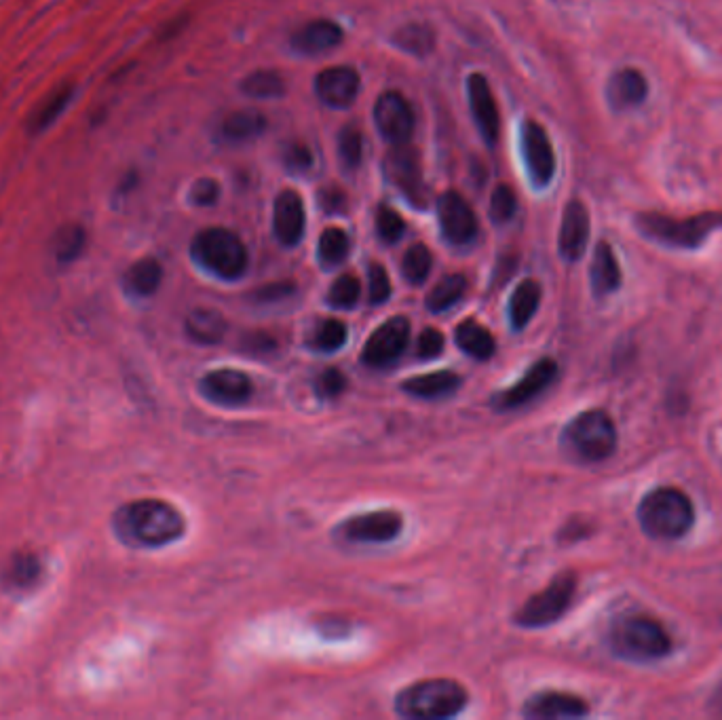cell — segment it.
<instances>
[{
    "label": "cell",
    "instance_id": "1",
    "mask_svg": "<svg viewBox=\"0 0 722 720\" xmlns=\"http://www.w3.org/2000/svg\"><path fill=\"white\" fill-rule=\"evenodd\" d=\"M114 533L129 547L155 549L178 541L184 535L180 511L159 499H142L123 505L114 514Z\"/></svg>",
    "mask_w": 722,
    "mask_h": 720
},
{
    "label": "cell",
    "instance_id": "2",
    "mask_svg": "<svg viewBox=\"0 0 722 720\" xmlns=\"http://www.w3.org/2000/svg\"><path fill=\"white\" fill-rule=\"evenodd\" d=\"M695 522L691 499L678 488H655L638 505V524L644 535L659 541L682 539Z\"/></svg>",
    "mask_w": 722,
    "mask_h": 720
},
{
    "label": "cell",
    "instance_id": "3",
    "mask_svg": "<svg viewBox=\"0 0 722 720\" xmlns=\"http://www.w3.org/2000/svg\"><path fill=\"white\" fill-rule=\"evenodd\" d=\"M636 229L653 243L672 250H697L722 229V212H701L691 218H672L659 212L636 216Z\"/></svg>",
    "mask_w": 722,
    "mask_h": 720
},
{
    "label": "cell",
    "instance_id": "4",
    "mask_svg": "<svg viewBox=\"0 0 722 720\" xmlns=\"http://www.w3.org/2000/svg\"><path fill=\"white\" fill-rule=\"evenodd\" d=\"M467 706V691L459 682L448 678H433L414 682L399 691L395 697V710L404 718L440 720L452 718Z\"/></svg>",
    "mask_w": 722,
    "mask_h": 720
},
{
    "label": "cell",
    "instance_id": "5",
    "mask_svg": "<svg viewBox=\"0 0 722 720\" xmlns=\"http://www.w3.org/2000/svg\"><path fill=\"white\" fill-rule=\"evenodd\" d=\"M608 649L623 661L651 663L670 655L672 640L651 617H623L608 630Z\"/></svg>",
    "mask_w": 722,
    "mask_h": 720
},
{
    "label": "cell",
    "instance_id": "6",
    "mask_svg": "<svg viewBox=\"0 0 722 720\" xmlns=\"http://www.w3.org/2000/svg\"><path fill=\"white\" fill-rule=\"evenodd\" d=\"M562 446L575 461H606L617 448L615 423L602 410L581 412L562 431Z\"/></svg>",
    "mask_w": 722,
    "mask_h": 720
},
{
    "label": "cell",
    "instance_id": "7",
    "mask_svg": "<svg viewBox=\"0 0 722 720\" xmlns=\"http://www.w3.org/2000/svg\"><path fill=\"white\" fill-rule=\"evenodd\" d=\"M190 256L207 273L224 281H235L247 271V250L243 241L228 229L212 226L195 235L190 243Z\"/></svg>",
    "mask_w": 722,
    "mask_h": 720
},
{
    "label": "cell",
    "instance_id": "8",
    "mask_svg": "<svg viewBox=\"0 0 722 720\" xmlns=\"http://www.w3.org/2000/svg\"><path fill=\"white\" fill-rule=\"evenodd\" d=\"M577 590V575L564 571L558 577L551 579V583L543 592L535 594L526 600V604L516 613V623L520 628H545V625L556 623L566 611L570 602H573Z\"/></svg>",
    "mask_w": 722,
    "mask_h": 720
},
{
    "label": "cell",
    "instance_id": "9",
    "mask_svg": "<svg viewBox=\"0 0 722 720\" xmlns=\"http://www.w3.org/2000/svg\"><path fill=\"white\" fill-rule=\"evenodd\" d=\"M520 148L528 180L535 188H545L556 176V153L543 125L526 119L520 134Z\"/></svg>",
    "mask_w": 722,
    "mask_h": 720
},
{
    "label": "cell",
    "instance_id": "10",
    "mask_svg": "<svg viewBox=\"0 0 722 720\" xmlns=\"http://www.w3.org/2000/svg\"><path fill=\"white\" fill-rule=\"evenodd\" d=\"M410 340V321L406 317H393L376 328L361 353V362L370 368H387L404 355Z\"/></svg>",
    "mask_w": 722,
    "mask_h": 720
},
{
    "label": "cell",
    "instance_id": "11",
    "mask_svg": "<svg viewBox=\"0 0 722 720\" xmlns=\"http://www.w3.org/2000/svg\"><path fill=\"white\" fill-rule=\"evenodd\" d=\"M383 169L387 180L399 193L406 195L414 203H423L425 182L421 157H418L416 148L408 144H395V148L389 150L383 161Z\"/></svg>",
    "mask_w": 722,
    "mask_h": 720
},
{
    "label": "cell",
    "instance_id": "12",
    "mask_svg": "<svg viewBox=\"0 0 722 720\" xmlns=\"http://www.w3.org/2000/svg\"><path fill=\"white\" fill-rule=\"evenodd\" d=\"M404 520L395 511H370L353 516L336 528V535L351 543H389L402 533Z\"/></svg>",
    "mask_w": 722,
    "mask_h": 720
},
{
    "label": "cell",
    "instance_id": "13",
    "mask_svg": "<svg viewBox=\"0 0 722 720\" xmlns=\"http://www.w3.org/2000/svg\"><path fill=\"white\" fill-rule=\"evenodd\" d=\"M374 123L387 142L408 144L414 131V112L399 91H385L374 104Z\"/></svg>",
    "mask_w": 722,
    "mask_h": 720
},
{
    "label": "cell",
    "instance_id": "14",
    "mask_svg": "<svg viewBox=\"0 0 722 720\" xmlns=\"http://www.w3.org/2000/svg\"><path fill=\"white\" fill-rule=\"evenodd\" d=\"M467 98L469 108L478 127L482 140L486 146H494L499 142V131H501V119H499V106L497 100L492 96V89L488 79L480 72H473L467 77Z\"/></svg>",
    "mask_w": 722,
    "mask_h": 720
},
{
    "label": "cell",
    "instance_id": "15",
    "mask_svg": "<svg viewBox=\"0 0 722 720\" xmlns=\"http://www.w3.org/2000/svg\"><path fill=\"white\" fill-rule=\"evenodd\" d=\"M437 220L452 245H467L478 235V220L469 203L456 191H446L437 199Z\"/></svg>",
    "mask_w": 722,
    "mask_h": 720
},
{
    "label": "cell",
    "instance_id": "16",
    "mask_svg": "<svg viewBox=\"0 0 722 720\" xmlns=\"http://www.w3.org/2000/svg\"><path fill=\"white\" fill-rule=\"evenodd\" d=\"M361 89V79L351 66H330L315 77V93L323 106L349 108Z\"/></svg>",
    "mask_w": 722,
    "mask_h": 720
},
{
    "label": "cell",
    "instance_id": "17",
    "mask_svg": "<svg viewBox=\"0 0 722 720\" xmlns=\"http://www.w3.org/2000/svg\"><path fill=\"white\" fill-rule=\"evenodd\" d=\"M205 400L220 406H241L250 400L254 387L250 376L239 370H214L199 381Z\"/></svg>",
    "mask_w": 722,
    "mask_h": 720
},
{
    "label": "cell",
    "instance_id": "18",
    "mask_svg": "<svg viewBox=\"0 0 722 720\" xmlns=\"http://www.w3.org/2000/svg\"><path fill=\"white\" fill-rule=\"evenodd\" d=\"M556 376H558V364L554 362V359H549V357L539 359V362L532 366L516 385L509 387L507 391H503L497 397V406L501 410L524 406L526 402L535 400L539 393H543L551 383H554Z\"/></svg>",
    "mask_w": 722,
    "mask_h": 720
},
{
    "label": "cell",
    "instance_id": "19",
    "mask_svg": "<svg viewBox=\"0 0 722 720\" xmlns=\"http://www.w3.org/2000/svg\"><path fill=\"white\" fill-rule=\"evenodd\" d=\"M304 224H307V214H304L302 197L292 188H285L273 205V231L277 241L285 248H294L304 235Z\"/></svg>",
    "mask_w": 722,
    "mask_h": 720
},
{
    "label": "cell",
    "instance_id": "20",
    "mask_svg": "<svg viewBox=\"0 0 722 720\" xmlns=\"http://www.w3.org/2000/svg\"><path fill=\"white\" fill-rule=\"evenodd\" d=\"M589 229H592V226H589V214L583 201H568L562 214L558 237V250L566 262H577L583 258L589 241Z\"/></svg>",
    "mask_w": 722,
    "mask_h": 720
},
{
    "label": "cell",
    "instance_id": "21",
    "mask_svg": "<svg viewBox=\"0 0 722 720\" xmlns=\"http://www.w3.org/2000/svg\"><path fill=\"white\" fill-rule=\"evenodd\" d=\"M649 98V81L638 68H619L606 83V100L613 110H634Z\"/></svg>",
    "mask_w": 722,
    "mask_h": 720
},
{
    "label": "cell",
    "instance_id": "22",
    "mask_svg": "<svg viewBox=\"0 0 722 720\" xmlns=\"http://www.w3.org/2000/svg\"><path fill=\"white\" fill-rule=\"evenodd\" d=\"M74 96H76V85L72 81H62L60 85H55L30 112L26 123L28 134L30 136L45 134V131L60 121V117L70 108Z\"/></svg>",
    "mask_w": 722,
    "mask_h": 720
},
{
    "label": "cell",
    "instance_id": "23",
    "mask_svg": "<svg viewBox=\"0 0 722 720\" xmlns=\"http://www.w3.org/2000/svg\"><path fill=\"white\" fill-rule=\"evenodd\" d=\"M587 712H589V708L583 699H579L575 695H568V693H556V691H545V693L530 697L524 706V716L539 718V720L581 718Z\"/></svg>",
    "mask_w": 722,
    "mask_h": 720
},
{
    "label": "cell",
    "instance_id": "24",
    "mask_svg": "<svg viewBox=\"0 0 722 720\" xmlns=\"http://www.w3.org/2000/svg\"><path fill=\"white\" fill-rule=\"evenodd\" d=\"M345 39L342 28L332 20H313L292 34V49L302 55H321Z\"/></svg>",
    "mask_w": 722,
    "mask_h": 720
},
{
    "label": "cell",
    "instance_id": "25",
    "mask_svg": "<svg viewBox=\"0 0 722 720\" xmlns=\"http://www.w3.org/2000/svg\"><path fill=\"white\" fill-rule=\"evenodd\" d=\"M589 283H592V292L598 298L613 294L621 288L619 262L613 248L606 241H600L596 245L592 267H589Z\"/></svg>",
    "mask_w": 722,
    "mask_h": 720
},
{
    "label": "cell",
    "instance_id": "26",
    "mask_svg": "<svg viewBox=\"0 0 722 720\" xmlns=\"http://www.w3.org/2000/svg\"><path fill=\"white\" fill-rule=\"evenodd\" d=\"M45 573V566L34 552H19L15 554L3 571V585L13 594L30 592L41 583Z\"/></svg>",
    "mask_w": 722,
    "mask_h": 720
},
{
    "label": "cell",
    "instance_id": "27",
    "mask_svg": "<svg viewBox=\"0 0 722 720\" xmlns=\"http://www.w3.org/2000/svg\"><path fill=\"white\" fill-rule=\"evenodd\" d=\"M266 117L260 110L243 108L226 115L220 123V138L226 144H247L260 138L266 131Z\"/></svg>",
    "mask_w": 722,
    "mask_h": 720
},
{
    "label": "cell",
    "instance_id": "28",
    "mask_svg": "<svg viewBox=\"0 0 722 720\" xmlns=\"http://www.w3.org/2000/svg\"><path fill=\"white\" fill-rule=\"evenodd\" d=\"M87 229L81 222H66L51 237V254L57 264H72L87 250Z\"/></svg>",
    "mask_w": 722,
    "mask_h": 720
},
{
    "label": "cell",
    "instance_id": "29",
    "mask_svg": "<svg viewBox=\"0 0 722 720\" xmlns=\"http://www.w3.org/2000/svg\"><path fill=\"white\" fill-rule=\"evenodd\" d=\"M163 267L157 258H142L133 262L123 275L125 290L136 298H148L161 288Z\"/></svg>",
    "mask_w": 722,
    "mask_h": 720
},
{
    "label": "cell",
    "instance_id": "30",
    "mask_svg": "<svg viewBox=\"0 0 722 720\" xmlns=\"http://www.w3.org/2000/svg\"><path fill=\"white\" fill-rule=\"evenodd\" d=\"M541 286L535 279H524L520 286L513 290V296L509 300V321L513 330H524L530 319L535 317L539 305H541Z\"/></svg>",
    "mask_w": 722,
    "mask_h": 720
},
{
    "label": "cell",
    "instance_id": "31",
    "mask_svg": "<svg viewBox=\"0 0 722 720\" xmlns=\"http://www.w3.org/2000/svg\"><path fill=\"white\" fill-rule=\"evenodd\" d=\"M461 387V378L454 372L442 370V372H431L423 376H414L404 381L402 389L414 397H421V400H437V397H446Z\"/></svg>",
    "mask_w": 722,
    "mask_h": 720
},
{
    "label": "cell",
    "instance_id": "32",
    "mask_svg": "<svg viewBox=\"0 0 722 720\" xmlns=\"http://www.w3.org/2000/svg\"><path fill=\"white\" fill-rule=\"evenodd\" d=\"M454 340L456 347H459L463 353H467L473 359H480V362H486V359H490L494 351H497L492 334L473 319H467L463 324H459V328L454 332Z\"/></svg>",
    "mask_w": 722,
    "mask_h": 720
},
{
    "label": "cell",
    "instance_id": "33",
    "mask_svg": "<svg viewBox=\"0 0 722 720\" xmlns=\"http://www.w3.org/2000/svg\"><path fill=\"white\" fill-rule=\"evenodd\" d=\"M186 332L201 345H216L226 332V321L218 311L197 309L186 319Z\"/></svg>",
    "mask_w": 722,
    "mask_h": 720
},
{
    "label": "cell",
    "instance_id": "34",
    "mask_svg": "<svg viewBox=\"0 0 722 720\" xmlns=\"http://www.w3.org/2000/svg\"><path fill=\"white\" fill-rule=\"evenodd\" d=\"M393 43L414 58H427L435 49V32L421 22H410L393 34Z\"/></svg>",
    "mask_w": 722,
    "mask_h": 720
},
{
    "label": "cell",
    "instance_id": "35",
    "mask_svg": "<svg viewBox=\"0 0 722 720\" xmlns=\"http://www.w3.org/2000/svg\"><path fill=\"white\" fill-rule=\"evenodd\" d=\"M241 91L254 100H273L285 93V81L277 70H254L241 81Z\"/></svg>",
    "mask_w": 722,
    "mask_h": 720
},
{
    "label": "cell",
    "instance_id": "36",
    "mask_svg": "<svg viewBox=\"0 0 722 720\" xmlns=\"http://www.w3.org/2000/svg\"><path fill=\"white\" fill-rule=\"evenodd\" d=\"M349 250H351L349 235L342 229H336V226H330V229L321 233L317 243L319 264L323 269H334L347 260Z\"/></svg>",
    "mask_w": 722,
    "mask_h": 720
},
{
    "label": "cell",
    "instance_id": "37",
    "mask_svg": "<svg viewBox=\"0 0 722 720\" xmlns=\"http://www.w3.org/2000/svg\"><path fill=\"white\" fill-rule=\"evenodd\" d=\"M467 292V279L463 275H446L440 283H435L433 290L427 296V309L431 313H444L452 309L456 302Z\"/></svg>",
    "mask_w": 722,
    "mask_h": 720
},
{
    "label": "cell",
    "instance_id": "38",
    "mask_svg": "<svg viewBox=\"0 0 722 720\" xmlns=\"http://www.w3.org/2000/svg\"><path fill=\"white\" fill-rule=\"evenodd\" d=\"M431 267H433V256L427 245L423 243L412 245V248L404 254L402 273L412 286H421V283H425L431 273Z\"/></svg>",
    "mask_w": 722,
    "mask_h": 720
},
{
    "label": "cell",
    "instance_id": "39",
    "mask_svg": "<svg viewBox=\"0 0 722 720\" xmlns=\"http://www.w3.org/2000/svg\"><path fill=\"white\" fill-rule=\"evenodd\" d=\"M338 159L347 169H357L364 161V134L355 127L347 125L338 134Z\"/></svg>",
    "mask_w": 722,
    "mask_h": 720
},
{
    "label": "cell",
    "instance_id": "40",
    "mask_svg": "<svg viewBox=\"0 0 722 720\" xmlns=\"http://www.w3.org/2000/svg\"><path fill=\"white\" fill-rule=\"evenodd\" d=\"M345 343H347V326L338 319L319 321L313 332V340H311L313 349L323 351V353L338 351Z\"/></svg>",
    "mask_w": 722,
    "mask_h": 720
},
{
    "label": "cell",
    "instance_id": "41",
    "mask_svg": "<svg viewBox=\"0 0 722 720\" xmlns=\"http://www.w3.org/2000/svg\"><path fill=\"white\" fill-rule=\"evenodd\" d=\"M376 233L380 241L393 245L406 233V222L389 205H380L376 210Z\"/></svg>",
    "mask_w": 722,
    "mask_h": 720
},
{
    "label": "cell",
    "instance_id": "42",
    "mask_svg": "<svg viewBox=\"0 0 722 720\" xmlns=\"http://www.w3.org/2000/svg\"><path fill=\"white\" fill-rule=\"evenodd\" d=\"M359 300V281L355 275H340L328 292V302L334 309H353Z\"/></svg>",
    "mask_w": 722,
    "mask_h": 720
},
{
    "label": "cell",
    "instance_id": "43",
    "mask_svg": "<svg viewBox=\"0 0 722 720\" xmlns=\"http://www.w3.org/2000/svg\"><path fill=\"white\" fill-rule=\"evenodd\" d=\"M518 212L516 193L507 184H499L490 197V218L497 224L509 222Z\"/></svg>",
    "mask_w": 722,
    "mask_h": 720
},
{
    "label": "cell",
    "instance_id": "44",
    "mask_svg": "<svg viewBox=\"0 0 722 720\" xmlns=\"http://www.w3.org/2000/svg\"><path fill=\"white\" fill-rule=\"evenodd\" d=\"M368 290H370V305H383L391 296V281L383 264L372 262L368 267Z\"/></svg>",
    "mask_w": 722,
    "mask_h": 720
},
{
    "label": "cell",
    "instance_id": "45",
    "mask_svg": "<svg viewBox=\"0 0 722 720\" xmlns=\"http://www.w3.org/2000/svg\"><path fill=\"white\" fill-rule=\"evenodd\" d=\"M281 159H283V165L288 167L292 174H302V172H307L309 167H313L311 148L302 142H290L288 146H285L281 153Z\"/></svg>",
    "mask_w": 722,
    "mask_h": 720
},
{
    "label": "cell",
    "instance_id": "46",
    "mask_svg": "<svg viewBox=\"0 0 722 720\" xmlns=\"http://www.w3.org/2000/svg\"><path fill=\"white\" fill-rule=\"evenodd\" d=\"M220 197V184L214 178H199L190 186V201L199 207H212Z\"/></svg>",
    "mask_w": 722,
    "mask_h": 720
},
{
    "label": "cell",
    "instance_id": "47",
    "mask_svg": "<svg viewBox=\"0 0 722 720\" xmlns=\"http://www.w3.org/2000/svg\"><path fill=\"white\" fill-rule=\"evenodd\" d=\"M345 385H347V378L342 376L336 368H330V370L319 374L317 383H315V391H317L319 397H323V400H332V397L342 393Z\"/></svg>",
    "mask_w": 722,
    "mask_h": 720
},
{
    "label": "cell",
    "instance_id": "48",
    "mask_svg": "<svg viewBox=\"0 0 722 720\" xmlns=\"http://www.w3.org/2000/svg\"><path fill=\"white\" fill-rule=\"evenodd\" d=\"M317 203L326 214H342L347 210V193L338 186H323L317 193Z\"/></svg>",
    "mask_w": 722,
    "mask_h": 720
},
{
    "label": "cell",
    "instance_id": "49",
    "mask_svg": "<svg viewBox=\"0 0 722 720\" xmlns=\"http://www.w3.org/2000/svg\"><path fill=\"white\" fill-rule=\"evenodd\" d=\"M442 349H444V336L435 328H425L421 332V336H418V343H416L418 357L433 359L442 353Z\"/></svg>",
    "mask_w": 722,
    "mask_h": 720
},
{
    "label": "cell",
    "instance_id": "50",
    "mask_svg": "<svg viewBox=\"0 0 722 720\" xmlns=\"http://www.w3.org/2000/svg\"><path fill=\"white\" fill-rule=\"evenodd\" d=\"M292 292H294L292 283H273V286H266V288L258 290L256 296H258V300H262V302H271V300H279V298L290 296Z\"/></svg>",
    "mask_w": 722,
    "mask_h": 720
},
{
    "label": "cell",
    "instance_id": "51",
    "mask_svg": "<svg viewBox=\"0 0 722 720\" xmlns=\"http://www.w3.org/2000/svg\"><path fill=\"white\" fill-rule=\"evenodd\" d=\"M188 24V17L186 15H178V17H171V20L159 30V41H171L176 39V36L186 28Z\"/></svg>",
    "mask_w": 722,
    "mask_h": 720
},
{
    "label": "cell",
    "instance_id": "52",
    "mask_svg": "<svg viewBox=\"0 0 722 720\" xmlns=\"http://www.w3.org/2000/svg\"><path fill=\"white\" fill-rule=\"evenodd\" d=\"M133 186H136V174H127L125 178H123V182L119 184V188H121V193H125V191H131V188Z\"/></svg>",
    "mask_w": 722,
    "mask_h": 720
}]
</instances>
